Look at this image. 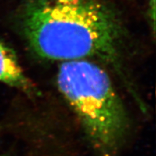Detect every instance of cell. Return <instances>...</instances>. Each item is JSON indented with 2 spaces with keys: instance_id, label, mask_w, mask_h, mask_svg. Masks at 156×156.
<instances>
[{
  "instance_id": "cell-1",
  "label": "cell",
  "mask_w": 156,
  "mask_h": 156,
  "mask_svg": "<svg viewBox=\"0 0 156 156\" xmlns=\"http://www.w3.org/2000/svg\"><path fill=\"white\" fill-rule=\"evenodd\" d=\"M21 20L25 38L40 57L96 58L119 65L122 24L101 0H25Z\"/></svg>"
},
{
  "instance_id": "cell-2",
  "label": "cell",
  "mask_w": 156,
  "mask_h": 156,
  "mask_svg": "<svg viewBox=\"0 0 156 156\" xmlns=\"http://www.w3.org/2000/svg\"><path fill=\"white\" fill-rule=\"evenodd\" d=\"M57 84L95 149L102 156L115 155L127 134L129 120L108 74L87 60L65 61L58 68Z\"/></svg>"
},
{
  "instance_id": "cell-3",
  "label": "cell",
  "mask_w": 156,
  "mask_h": 156,
  "mask_svg": "<svg viewBox=\"0 0 156 156\" xmlns=\"http://www.w3.org/2000/svg\"><path fill=\"white\" fill-rule=\"evenodd\" d=\"M0 83L16 87L30 96L38 94L35 85L23 73L14 50L2 41H0Z\"/></svg>"
},
{
  "instance_id": "cell-4",
  "label": "cell",
  "mask_w": 156,
  "mask_h": 156,
  "mask_svg": "<svg viewBox=\"0 0 156 156\" xmlns=\"http://www.w3.org/2000/svg\"><path fill=\"white\" fill-rule=\"evenodd\" d=\"M150 18L152 20L151 23L153 24V30H155V0H151L150 2Z\"/></svg>"
}]
</instances>
